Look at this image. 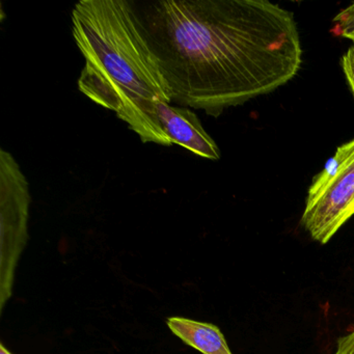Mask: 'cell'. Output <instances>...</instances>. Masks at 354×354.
Segmentation results:
<instances>
[{
	"mask_svg": "<svg viewBox=\"0 0 354 354\" xmlns=\"http://www.w3.org/2000/svg\"><path fill=\"white\" fill-rule=\"evenodd\" d=\"M174 102L218 117L299 71L295 16L266 0L136 3Z\"/></svg>",
	"mask_w": 354,
	"mask_h": 354,
	"instance_id": "6da1fadb",
	"label": "cell"
},
{
	"mask_svg": "<svg viewBox=\"0 0 354 354\" xmlns=\"http://www.w3.org/2000/svg\"><path fill=\"white\" fill-rule=\"evenodd\" d=\"M72 34L86 65L78 88L136 132L142 142L173 145L163 131L157 103L171 91L129 0H80L72 10Z\"/></svg>",
	"mask_w": 354,
	"mask_h": 354,
	"instance_id": "7a4b0ae2",
	"label": "cell"
},
{
	"mask_svg": "<svg viewBox=\"0 0 354 354\" xmlns=\"http://www.w3.org/2000/svg\"><path fill=\"white\" fill-rule=\"evenodd\" d=\"M354 215V140L342 145L308 188L301 225L327 243Z\"/></svg>",
	"mask_w": 354,
	"mask_h": 354,
	"instance_id": "3957f363",
	"label": "cell"
},
{
	"mask_svg": "<svg viewBox=\"0 0 354 354\" xmlns=\"http://www.w3.org/2000/svg\"><path fill=\"white\" fill-rule=\"evenodd\" d=\"M30 185L11 153L0 150V312L13 293L16 267L28 240Z\"/></svg>",
	"mask_w": 354,
	"mask_h": 354,
	"instance_id": "277c9868",
	"label": "cell"
},
{
	"mask_svg": "<svg viewBox=\"0 0 354 354\" xmlns=\"http://www.w3.org/2000/svg\"><path fill=\"white\" fill-rule=\"evenodd\" d=\"M157 115L163 131L173 145H179L202 158L218 160L221 151L203 127L200 119L187 107L157 103Z\"/></svg>",
	"mask_w": 354,
	"mask_h": 354,
	"instance_id": "5b68a950",
	"label": "cell"
},
{
	"mask_svg": "<svg viewBox=\"0 0 354 354\" xmlns=\"http://www.w3.org/2000/svg\"><path fill=\"white\" fill-rule=\"evenodd\" d=\"M167 326L180 339L203 354H232L227 341L218 327L211 323L171 317Z\"/></svg>",
	"mask_w": 354,
	"mask_h": 354,
	"instance_id": "8992f818",
	"label": "cell"
},
{
	"mask_svg": "<svg viewBox=\"0 0 354 354\" xmlns=\"http://www.w3.org/2000/svg\"><path fill=\"white\" fill-rule=\"evenodd\" d=\"M331 32L339 38H346L354 42V3L339 12L333 20Z\"/></svg>",
	"mask_w": 354,
	"mask_h": 354,
	"instance_id": "52a82bcc",
	"label": "cell"
},
{
	"mask_svg": "<svg viewBox=\"0 0 354 354\" xmlns=\"http://www.w3.org/2000/svg\"><path fill=\"white\" fill-rule=\"evenodd\" d=\"M342 69L354 95V42L341 59Z\"/></svg>",
	"mask_w": 354,
	"mask_h": 354,
	"instance_id": "ba28073f",
	"label": "cell"
},
{
	"mask_svg": "<svg viewBox=\"0 0 354 354\" xmlns=\"http://www.w3.org/2000/svg\"><path fill=\"white\" fill-rule=\"evenodd\" d=\"M337 354H354V328L337 339Z\"/></svg>",
	"mask_w": 354,
	"mask_h": 354,
	"instance_id": "9c48e42d",
	"label": "cell"
},
{
	"mask_svg": "<svg viewBox=\"0 0 354 354\" xmlns=\"http://www.w3.org/2000/svg\"><path fill=\"white\" fill-rule=\"evenodd\" d=\"M0 354H12L3 344H0Z\"/></svg>",
	"mask_w": 354,
	"mask_h": 354,
	"instance_id": "30bf717a",
	"label": "cell"
},
{
	"mask_svg": "<svg viewBox=\"0 0 354 354\" xmlns=\"http://www.w3.org/2000/svg\"><path fill=\"white\" fill-rule=\"evenodd\" d=\"M335 354H337V353H335Z\"/></svg>",
	"mask_w": 354,
	"mask_h": 354,
	"instance_id": "8fae6325",
	"label": "cell"
}]
</instances>
